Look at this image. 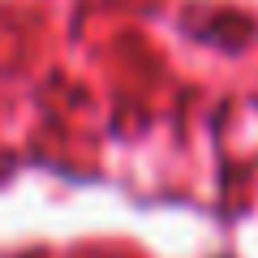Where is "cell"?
Returning a JSON list of instances; mask_svg holds the SVG:
<instances>
[]
</instances>
